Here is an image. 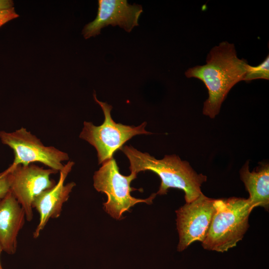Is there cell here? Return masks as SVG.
Returning a JSON list of instances; mask_svg holds the SVG:
<instances>
[{"label":"cell","instance_id":"obj_1","mask_svg":"<svg viewBox=\"0 0 269 269\" xmlns=\"http://www.w3.org/2000/svg\"><path fill=\"white\" fill-rule=\"evenodd\" d=\"M248 64L245 60L238 57L233 43L224 41L210 51L205 65L186 70L187 78L200 80L208 90L209 96L203 105L204 115L213 119L219 113L230 90L244 81Z\"/></svg>","mask_w":269,"mask_h":269},{"label":"cell","instance_id":"obj_2","mask_svg":"<svg viewBox=\"0 0 269 269\" xmlns=\"http://www.w3.org/2000/svg\"><path fill=\"white\" fill-rule=\"evenodd\" d=\"M120 150L129 160L131 172L137 174L149 170L160 177L161 183L156 194L165 195L169 188H177L184 192L186 203H189L202 193L201 186L206 181L207 176L198 174L188 161L182 160L178 156L165 155L162 159H157L131 145L123 146Z\"/></svg>","mask_w":269,"mask_h":269},{"label":"cell","instance_id":"obj_3","mask_svg":"<svg viewBox=\"0 0 269 269\" xmlns=\"http://www.w3.org/2000/svg\"><path fill=\"white\" fill-rule=\"evenodd\" d=\"M253 209L249 199H216L215 212L202 242L203 248L224 252L235 247L248 229L249 217Z\"/></svg>","mask_w":269,"mask_h":269},{"label":"cell","instance_id":"obj_4","mask_svg":"<svg viewBox=\"0 0 269 269\" xmlns=\"http://www.w3.org/2000/svg\"><path fill=\"white\" fill-rule=\"evenodd\" d=\"M93 97L102 109L104 121L98 126H95L92 122H84L79 137L95 148L99 164L113 157L115 152L121 149L124 143L134 136L152 134L145 130L146 122L136 127L116 123L111 117L112 106L98 100L95 93Z\"/></svg>","mask_w":269,"mask_h":269},{"label":"cell","instance_id":"obj_5","mask_svg":"<svg viewBox=\"0 0 269 269\" xmlns=\"http://www.w3.org/2000/svg\"><path fill=\"white\" fill-rule=\"evenodd\" d=\"M136 176V174L132 172L128 176L122 175L114 157L103 163L99 170L95 172L94 187L97 191L107 196V201L103 204L104 208L112 218L121 219L124 212L137 203L152 202L156 193L146 199H138L131 195L132 191L137 190L131 186L132 181Z\"/></svg>","mask_w":269,"mask_h":269},{"label":"cell","instance_id":"obj_6","mask_svg":"<svg viewBox=\"0 0 269 269\" xmlns=\"http://www.w3.org/2000/svg\"><path fill=\"white\" fill-rule=\"evenodd\" d=\"M1 142L10 147L14 158L11 167L40 162L57 171L63 169L62 162L69 159L68 154L54 146L44 145L35 135L21 127L13 132L0 131Z\"/></svg>","mask_w":269,"mask_h":269},{"label":"cell","instance_id":"obj_7","mask_svg":"<svg viewBox=\"0 0 269 269\" xmlns=\"http://www.w3.org/2000/svg\"><path fill=\"white\" fill-rule=\"evenodd\" d=\"M216 206V199L208 198L202 193L196 199L186 203L176 211L179 251H183L195 241L203 242Z\"/></svg>","mask_w":269,"mask_h":269},{"label":"cell","instance_id":"obj_8","mask_svg":"<svg viewBox=\"0 0 269 269\" xmlns=\"http://www.w3.org/2000/svg\"><path fill=\"white\" fill-rule=\"evenodd\" d=\"M8 169L10 191L24 209L26 220L30 221L33 218L32 203L35 198L56 184L50 179V175L58 171L32 163L26 166H10Z\"/></svg>","mask_w":269,"mask_h":269},{"label":"cell","instance_id":"obj_9","mask_svg":"<svg viewBox=\"0 0 269 269\" xmlns=\"http://www.w3.org/2000/svg\"><path fill=\"white\" fill-rule=\"evenodd\" d=\"M142 12L141 5H131L126 0H99L97 17L84 26L82 34L85 39L95 36L100 33L102 28L109 25L119 26L130 32L134 26H138Z\"/></svg>","mask_w":269,"mask_h":269},{"label":"cell","instance_id":"obj_10","mask_svg":"<svg viewBox=\"0 0 269 269\" xmlns=\"http://www.w3.org/2000/svg\"><path fill=\"white\" fill-rule=\"evenodd\" d=\"M74 164L73 161H70L65 164L60 171L58 183L35 198L32 203V208L37 211L40 219L39 224L33 233L34 239L39 237L49 219L58 218L61 215L63 204L68 200L70 193L76 185L74 182L64 184V181Z\"/></svg>","mask_w":269,"mask_h":269},{"label":"cell","instance_id":"obj_11","mask_svg":"<svg viewBox=\"0 0 269 269\" xmlns=\"http://www.w3.org/2000/svg\"><path fill=\"white\" fill-rule=\"evenodd\" d=\"M25 217L24 209L10 191L0 200V245L8 255L16 252L17 237Z\"/></svg>","mask_w":269,"mask_h":269},{"label":"cell","instance_id":"obj_12","mask_svg":"<svg viewBox=\"0 0 269 269\" xmlns=\"http://www.w3.org/2000/svg\"><path fill=\"white\" fill-rule=\"evenodd\" d=\"M240 177L249 193L248 198L254 208L262 207L268 210L269 206V165L261 163L251 172L249 161L240 170Z\"/></svg>","mask_w":269,"mask_h":269},{"label":"cell","instance_id":"obj_13","mask_svg":"<svg viewBox=\"0 0 269 269\" xmlns=\"http://www.w3.org/2000/svg\"><path fill=\"white\" fill-rule=\"evenodd\" d=\"M269 79V56H267L264 61L256 66H247V71L244 81H250L253 80Z\"/></svg>","mask_w":269,"mask_h":269},{"label":"cell","instance_id":"obj_14","mask_svg":"<svg viewBox=\"0 0 269 269\" xmlns=\"http://www.w3.org/2000/svg\"><path fill=\"white\" fill-rule=\"evenodd\" d=\"M9 172L7 168L0 173V200L10 191Z\"/></svg>","mask_w":269,"mask_h":269},{"label":"cell","instance_id":"obj_15","mask_svg":"<svg viewBox=\"0 0 269 269\" xmlns=\"http://www.w3.org/2000/svg\"><path fill=\"white\" fill-rule=\"evenodd\" d=\"M18 16L19 15L15 12L14 7L8 9L0 11V27Z\"/></svg>","mask_w":269,"mask_h":269},{"label":"cell","instance_id":"obj_16","mask_svg":"<svg viewBox=\"0 0 269 269\" xmlns=\"http://www.w3.org/2000/svg\"><path fill=\"white\" fill-rule=\"evenodd\" d=\"M14 2L11 0H0V11L13 7Z\"/></svg>","mask_w":269,"mask_h":269},{"label":"cell","instance_id":"obj_17","mask_svg":"<svg viewBox=\"0 0 269 269\" xmlns=\"http://www.w3.org/2000/svg\"><path fill=\"white\" fill-rule=\"evenodd\" d=\"M2 249L1 248V247L0 245V254H1V253L2 252ZM0 269H2V267H1V264H0Z\"/></svg>","mask_w":269,"mask_h":269}]
</instances>
